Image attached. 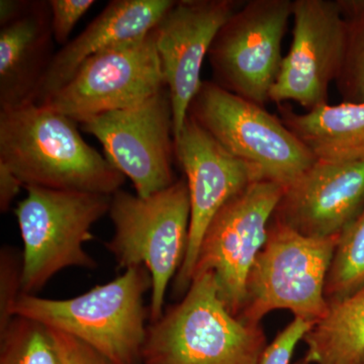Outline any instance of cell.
<instances>
[{
  "instance_id": "obj_1",
  "label": "cell",
  "mask_w": 364,
  "mask_h": 364,
  "mask_svg": "<svg viewBox=\"0 0 364 364\" xmlns=\"http://www.w3.org/2000/svg\"><path fill=\"white\" fill-rule=\"evenodd\" d=\"M76 124L44 105L0 111V163L23 188L114 195L126 177L83 140Z\"/></svg>"
},
{
  "instance_id": "obj_2",
  "label": "cell",
  "mask_w": 364,
  "mask_h": 364,
  "mask_svg": "<svg viewBox=\"0 0 364 364\" xmlns=\"http://www.w3.org/2000/svg\"><path fill=\"white\" fill-rule=\"evenodd\" d=\"M151 289L149 270L133 267L112 282L71 299L23 294L14 317L33 318L71 335L117 364H141L149 316L144 298Z\"/></svg>"
},
{
  "instance_id": "obj_3",
  "label": "cell",
  "mask_w": 364,
  "mask_h": 364,
  "mask_svg": "<svg viewBox=\"0 0 364 364\" xmlns=\"http://www.w3.org/2000/svg\"><path fill=\"white\" fill-rule=\"evenodd\" d=\"M267 346L262 328L230 312L205 273L148 326L141 364H258Z\"/></svg>"
},
{
  "instance_id": "obj_4",
  "label": "cell",
  "mask_w": 364,
  "mask_h": 364,
  "mask_svg": "<svg viewBox=\"0 0 364 364\" xmlns=\"http://www.w3.org/2000/svg\"><path fill=\"white\" fill-rule=\"evenodd\" d=\"M114 234L105 248L119 268L145 267L152 277L151 323L164 313L170 282L181 269L188 245L191 200L186 178L141 198L119 189L112 196Z\"/></svg>"
},
{
  "instance_id": "obj_5",
  "label": "cell",
  "mask_w": 364,
  "mask_h": 364,
  "mask_svg": "<svg viewBox=\"0 0 364 364\" xmlns=\"http://www.w3.org/2000/svg\"><path fill=\"white\" fill-rule=\"evenodd\" d=\"M25 188L14 210L23 242V294H37L66 268L97 267L85 244L93 238V225L109 214L112 196Z\"/></svg>"
},
{
  "instance_id": "obj_6",
  "label": "cell",
  "mask_w": 364,
  "mask_h": 364,
  "mask_svg": "<svg viewBox=\"0 0 364 364\" xmlns=\"http://www.w3.org/2000/svg\"><path fill=\"white\" fill-rule=\"evenodd\" d=\"M338 237L304 236L273 219L267 242L248 277L247 296L238 318L259 325L275 310L315 324L327 313L326 279Z\"/></svg>"
},
{
  "instance_id": "obj_7",
  "label": "cell",
  "mask_w": 364,
  "mask_h": 364,
  "mask_svg": "<svg viewBox=\"0 0 364 364\" xmlns=\"http://www.w3.org/2000/svg\"><path fill=\"white\" fill-rule=\"evenodd\" d=\"M188 114L259 181L286 188L317 161L282 119L214 81H203Z\"/></svg>"
},
{
  "instance_id": "obj_8",
  "label": "cell",
  "mask_w": 364,
  "mask_h": 364,
  "mask_svg": "<svg viewBox=\"0 0 364 364\" xmlns=\"http://www.w3.org/2000/svg\"><path fill=\"white\" fill-rule=\"evenodd\" d=\"M284 191L275 182H253L223 205L203 235L193 279L212 273L220 299L236 317L245 305L249 275Z\"/></svg>"
},
{
  "instance_id": "obj_9",
  "label": "cell",
  "mask_w": 364,
  "mask_h": 364,
  "mask_svg": "<svg viewBox=\"0 0 364 364\" xmlns=\"http://www.w3.org/2000/svg\"><path fill=\"white\" fill-rule=\"evenodd\" d=\"M293 11L291 0H251L242 4L220 28L208 52L214 82L261 107L270 102Z\"/></svg>"
},
{
  "instance_id": "obj_10",
  "label": "cell",
  "mask_w": 364,
  "mask_h": 364,
  "mask_svg": "<svg viewBox=\"0 0 364 364\" xmlns=\"http://www.w3.org/2000/svg\"><path fill=\"white\" fill-rule=\"evenodd\" d=\"M164 86L152 31L141 39L114 46L86 60L42 105L82 124L142 104Z\"/></svg>"
},
{
  "instance_id": "obj_11",
  "label": "cell",
  "mask_w": 364,
  "mask_h": 364,
  "mask_svg": "<svg viewBox=\"0 0 364 364\" xmlns=\"http://www.w3.org/2000/svg\"><path fill=\"white\" fill-rule=\"evenodd\" d=\"M95 136L112 166L133 182L136 195H154L176 182L172 170L173 112L166 86L142 104L80 124Z\"/></svg>"
},
{
  "instance_id": "obj_12",
  "label": "cell",
  "mask_w": 364,
  "mask_h": 364,
  "mask_svg": "<svg viewBox=\"0 0 364 364\" xmlns=\"http://www.w3.org/2000/svg\"><path fill=\"white\" fill-rule=\"evenodd\" d=\"M293 42L282 60L270 102H294L313 111L328 104L336 82L347 40V21L340 1L294 0Z\"/></svg>"
},
{
  "instance_id": "obj_13",
  "label": "cell",
  "mask_w": 364,
  "mask_h": 364,
  "mask_svg": "<svg viewBox=\"0 0 364 364\" xmlns=\"http://www.w3.org/2000/svg\"><path fill=\"white\" fill-rule=\"evenodd\" d=\"M174 149L191 200L188 250L173 279L174 293L179 296L191 287L200 243L213 218L231 198L259 181L246 163L225 149L189 114L174 138Z\"/></svg>"
},
{
  "instance_id": "obj_14",
  "label": "cell",
  "mask_w": 364,
  "mask_h": 364,
  "mask_svg": "<svg viewBox=\"0 0 364 364\" xmlns=\"http://www.w3.org/2000/svg\"><path fill=\"white\" fill-rule=\"evenodd\" d=\"M234 0L174 1L155 26V43L173 112L174 138L202 86L200 71L215 36L242 6Z\"/></svg>"
},
{
  "instance_id": "obj_15",
  "label": "cell",
  "mask_w": 364,
  "mask_h": 364,
  "mask_svg": "<svg viewBox=\"0 0 364 364\" xmlns=\"http://www.w3.org/2000/svg\"><path fill=\"white\" fill-rule=\"evenodd\" d=\"M364 208V159L317 160L284 188L274 220L311 238L338 237Z\"/></svg>"
},
{
  "instance_id": "obj_16",
  "label": "cell",
  "mask_w": 364,
  "mask_h": 364,
  "mask_svg": "<svg viewBox=\"0 0 364 364\" xmlns=\"http://www.w3.org/2000/svg\"><path fill=\"white\" fill-rule=\"evenodd\" d=\"M173 0H112L77 37L55 53L32 104L42 105L73 77L86 60L154 30Z\"/></svg>"
},
{
  "instance_id": "obj_17",
  "label": "cell",
  "mask_w": 364,
  "mask_h": 364,
  "mask_svg": "<svg viewBox=\"0 0 364 364\" xmlns=\"http://www.w3.org/2000/svg\"><path fill=\"white\" fill-rule=\"evenodd\" d=\"M49 1L25 0L0 25V111L32 104L55 53Z\"/></svg>"
},
{
  "instance_id": "obj_18",
  "label": "cell",
  "mask_w": 364,
  "mask_h": 364,
  "mask_svg": "<svg viewBox=\"0 0 364 364\" xmlns=\"http://www.w3.org/2000/svg\"><path fill=\"white\" fill-rule=\"evenodd\" d=\"M282 121L317 160L364 159V105H321L305 114L279 107Z\"/></svg>"
},
{
  "instance_id": "obj_19",
  "label": "cell",
  "mask_w": 364,
  "mask_h": 364,
  "mask_svg": "<svg viewBox=\"0 0 364 364\" xmlns=\"http://www.w3.org/2000/svg\"><path fill=\"white\" fill-rule=\"evenodd\" d=\"M328 304L324 317L304 337V358L311 364L360 363L364 358V286Z\"/></svg>"
},
{
  "instance_id": "obj_20",
  "label": "cell",
  "mask_w": 364,
  "mask_h": 364,
  "mask_svg": "<svg viewBox=\"0 0 364 364\" xmlns=\"http://www.w3.org/2000/svg\"><path fill=\"white\" fill-rule=\"evenodd\" d=\"M0 364H63L51 329L16 316L0 333Z\"/></svg>"
},
{
  "instance_id": "obj_21",
  "label": "cell",
  "mask_w": 364,
  "mask_h": 364,
  "mask_svg": "<svg viewBox=\"0 0 364 364\" xmlns=\"http://www.w3.org/2000/svg\"><path fill=\"white\" fill-rule=\"evenodd\" d=\"M364 286V208L338 236L326 279L325 296L341 299Z\"/></svg>"
},
{
  "instance_id": "obj_22",
  "label": "cell",
  "mask_w": 364,
  "mask_h": 364,
  "mask_svg": "<svg viewBox=\"0 0 364 364\" xmlns=\"http://www.w3.org/2000/svg\"><path fill=\"white\" fill-rule=\"evenodd\" d=\"M340 4L347 21V40L336 85L343 102L364 105V1Z\"/></svg>"
},
{
  "instance_id": "obj_23",
  "label": "cell",
  "mask_w": 364,
  "mask_h": 364,
  "mask_svg": "<svg viewBox=\"0 0 364 364\" xmlns=\"http://www.w3.org/2000/svg\"><path fill=\"white\" fill-rule=\"evenodd\" d=\"M23 252L11 246L0 250V333L14 318V308L23 294Z\"/></svg>"
},
{
  "instance_id": "obj_24",
  "label": "cell",
  "mask_w": 364,
  "mask_h": 364,
  "mask_svg": "<svg viewBox=\"0 0 364 364\" xmlns=\"http://www.w3.org/2000/svg\"><path fill=\"white\" fill-rule=\"evenodd\" d=\"M313 323L294 318L263 351L258 364H291L294 352L310 331Z\"/></svg>"
},
{
  "instance_id": "obj_25",
  "label": "cell",
  "mask_w": 364,
  "mask_h": 364,
  "mask_svg": "<svg viewBox=\"0 0 364 364\" xmlns=\"http://www.w3.org/2000/svg\"><path fill=\"white\" fill-rule=\"evenodd\" d=\"M95 4V0H49L55 42L65 46L78 21Z\"/></svg>"
},
{
  "instance_id": "obj_26",
  "label": "cell",
  "mask_w": 364,
  "mask_h": 364,
  "mask_svg": "<svg viewBox=\"0 0 364 364\" xmlns=\"http://www.w3.org/2000/svg\"><path fill=\"white\" fill-rule=\"evenodd\" d=\"M51 331L63 364H117L71 335L54 329Z\"/></svg>"
},
{
  "instance_id": "obj_27",
  "label": "cell",
  "mask_w": 364,
  "mask_h": 364,
  "mask_svg": "<svg viewBox=\"0 0 364 364\" xmlns=\"http://www.w3.org/2000/svg\"><path fill=\"white\" fill-rule=\"evenodd\" d=\"M23 186L20 179L6 166L0 163V212L4 214L9 210L14 198Z\"/></svg>"
},
{
  "instance_id": "obj_28",
  "label": "cell",
  "mask_w": 364,
  "mask_h": 364,
  "mask_svg": "<svg viewBox=\"0 0 364 364\" xmlns=\"http://www.w3.org/2000/svg\"><path fill=\"white\" fill-rule=\"evenodd\" d=\"M293 364H311L310 363H308V361L306 360L305 358H301L299 359L298 361H296V363H294Z\"/></svg>"
},
{
  "instance_id": "obj_29",
  "label": "cell",
  "mask_w": 364,
  "mask_h": 364,
  "mask_svg": "<svg viewBox=\"0 0 364 364\" xmlns=\"http://www.w3.org/2000/svg\"><path fill=\"white\" fill-rule=\"evenodd\" d=\"M359 364H364V358H363V360L360 361V363H359Z\"/></svg>"
}]
</instances>
